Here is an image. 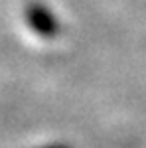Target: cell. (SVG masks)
Here are the masks:
<instances>
[{"instance_id": "6da1fadb", "label": "cell", "mask_w": 146, "mask_h": 148, "mask_svg": "<svg viewBox=\"0 0 146 148\" xmlns=\"http://www.w3.org/2000/svg\"><path fill=\"white\" fill-rule=\"evenodd\" d=\"M24 18H26V24L30 26V30L36 32L40 38L44 40H53L61 26H59V20L53 12L49 10L45 4L42 2H28L26 8H24Z\"/></svg>"}, {"instance_id": "7a4b0ae2", "label": "cell", "mask_w": 146, "mask_h": 148, "mask_svg": "<svg viewBox=\"0 0 146 148\" xmlns=\"http://www.w3.org/2000/svg\"><path fill=\"white\" fill-rule=\"evenodd\" d=\"M42 148H69L67 144H51V146H42Z\"/></svg>"}]
</instances>
